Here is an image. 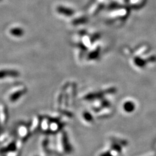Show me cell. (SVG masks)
I'll use <instances>...</instances> for the list:
<instances>
[{
    "label": "cell",
    "instance_id": "cell-2",
    "mask_svg": "<svg viewBox=\"0 0 156 156\" xmlns=\"http://www.w3.org/2000/svg\"><path fill=\"white\" fill-rule=\"evenodd\" d=\"M10 33L12 35L14 36H22L23 34V31L21 29L16 28V29H13L10 31Z\"/></svg>",
    "mask_w": 156,
    "mask_h": 156
},
{
    "label": "cell",
    "instance_id": "cell-1",
    "mask_svg": "<svg viewBox=\"0 0 156 156\" xmlns=\"http://www.w3.org/2000/svg\"><path fill=\"white\" fill-rule=\"evenodd\" d=\"M9 75H10L12 76H17V73L16 72H7L5 71V70H1L0 71V79L5 78L6 77L9 76Z\"/></svg>",
    "mask_w": 156,
    "mask_h": 156
},
{
    "label": "cell",
    "instance_id": "cell-3",
    "mask_svg": "<svg viewBox=\"0 0 156 156\" xmlns=\"http://www.w3.org/2000/svg\"><path fill=\"white\" fill-rule=\"evenodd\" d=\"M111 148L113 150L117 152L118 153L121 152V145L120 144H118V143H114L111 146Z\"/></svg>",
    "mask_w": 156,
    "mask_h": 156
}]
</instances>
